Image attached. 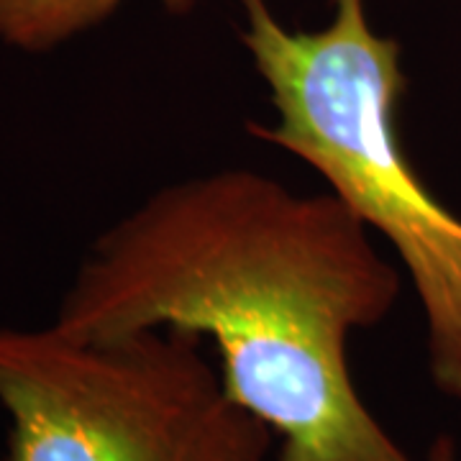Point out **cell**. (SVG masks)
I'll list each match as a JSON object with an SVG mask.
<instances>
[{
  "instance_id": "obj_4",
  "label": "cell",
  "mask_w": 461,
  "mask_h": 461,
  "mask_svg": "<svg viewBox=\"0 0 461 461\" xmlns=\"http://www.w3.org/2000/svg\"><path fill=\"white\" fill-rule=\"evenodd\" d=\"M123 0H0V41L21 51H50L98 26ZM185 16L198 0H159Z\"/></svg>"
},
{
  "instance_id": "obj_1",
  "label": "cell",
  "mask_w": 461,
  "mask_h": 461,
  "mask_svg": "<svg viewBox=\"0 0 461 461\" xmlns=\"http://www.w3.org/2000/svg\"><path fill=\"white\" fill-rule=\"evenodd\" d=\"M400 272L333 193L226 167L167 185L100 233L54 329L211 339L229 397L280 441L272 461H415L364 405L348 339L382 323Z\"/></svg>"
},
{
  "instance_id": "obj_3",
  "label": "cell",
  "mask_w": 461,
  "mask_h": 461,
  "mask_svg": "<svg viewBox=\"0 0 461 461\" xmlns=\"http://www.w3.org/2000/svg\"><path fill=\"white\" fill-rule=\"evenodd\" d=\"M203 341L0 329L3 461H272L275 433L230 400Z\"/></svg>"
},
{
  "instance_id": "obj_2",
  "label": "cell",
  "mask_w": 461,
  "mask_h": 461,
  "mask_svg": "<svg viewBox=\"0 0 461 461\" xmlns=\"http://www.w3.org/2000/svg\"><path fill=\"white\" fill-rule=\"evenodd\" d=\"M330 3L323 29L293 32L267 0H241V44L277 113L247 131L315 169L390 241L423 308L430 379L461 402V215L433 195L402 147L408 80L397 39L372 29L364 0Z\"/></svg>"
},
{
  "instance_id": "obj_5",
  "label": "cell",
  "mask_w": 461,
  "mask_h": 461,
  "mask_svg": "<svg viewBox=\"0 0 461 461\" xmlns=\"http://www.w3.org/2000/svg\"><path fill=\"white\" fill-rule=\"evenodd\" d=\"M426 461H459V451L456 444L448 438V436H438L429 448V456Z\"/></svg>"
}]
</instances>
